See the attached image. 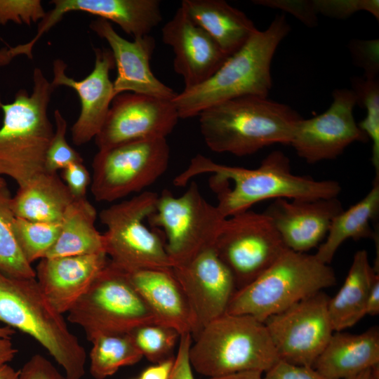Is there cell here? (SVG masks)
I'll return each mask as SVG.
<instances>
[{
    "label": "cell",
    "mask_w": 379,
    "mask_h": 379,
    "mask_svg": "<svg viewBox=\"0 0 379 379\" xmlns=\"http://www.w3.org/2000/svg\"><path fill=\"white\" fill-rule=\"evenodd\" d=\"M91 343L90 373L95 379L111 376L143 357L129 333L100 335Z\"/></svg>",
    "instance_id": "30"
},
{
    "label": "cell",
    "mask_w": 379,
    "mask_h": 379,
    "mask_svg": "<svg viewBox=\"0 0 379 379\" xmlns=\"http://www.w3.org/2000/svg\"><path fill=\"white\" fill-rule=\"evenodd\" d=\"M53 8L39 23L34 43L72 11H81L112 21L133 38L149 35L162 20L159 0H52Z\"/></svg>",
    "instance_id": "21"
},
{
    "label": "cell",
    "mask_w": 379,
    "mask_h": 379,
    "mask_svg": "<svg viewBox=\"0 0 379 379\" xmlns=\"http://www.w3.org/2000/svg\"><path fill=\"white\" fill-rule=\"evenodd\" d=\"M317 13L336 18H345L354 13L364 10L379 19L378 1H314Z\"/></svg>",
    "instance_id": "37"
},
{
    "label": "cell",
    "mask_w": 379,
    "mask_h": 379,
    "mask_svg": "<svg viewBox=\"0 0 379 379\" xmlns=\"http://www.w3.org/2000/svg\"><path fill=\"white\" fill-rule=\"evenodd\" d=\"M206 173L212 174L210 185L218 196L216 206L225 218L265 200L333 198L341 191L335 180L293 174L289 159L281 151L271 152L253 169L221 164L197 154L174 178L173 185L186 186L192 178Z\"/></svg>",
    "instance_id": "1"
},
{
    "label": "cell",
    "mask_w": 379,
    "mask_h": 379,
    "mask_svg": "<svg viewBox=\"0 0 379 379\" xmlns=\"http://www.w3.org/2000/svg\"><path fill=\"white\" fill-rule=\"evenodd\" d=\"M189 351L192 369L208 378L268 371L279 357L263 322L227 314L208 323Z\"/></svg>",
    "instance_id": "6"
},
{
    "label": "cell",
    "mask_w": 379,
    "mask_h": 379,
    "mask_svg": "<svg viewBox=\"0 0 379 379\" xmlns=\"http://www.w3.org/2000/svg\"><path fill=\"white\" fill-rule=\"evenodd\" d=\"M1 104H2V102H1V99H0V106H1Z\"/></svg>",
    "instance_id": "52"
},
{
    "label": "cell",
    "mask_w": 379,
    "mask_h": 379,
    "mask_svg": "<svg viewBox=\"0 0 379 379\" xmlns=\"http://www.w3.org/2000/svg\"><path fill=\"white\" fill-rule=\"evenodd\" d=\"M10 194L4 179L0 178V194Z\"/></svg>",
    "instance_id": "51"
},
{
    "label": "cell",
    "mask_w": 379,
    "mask_h": 379,
    "mask_svg": "<svg viewBox=\"0 0 379 379\" xmlns=\"http://www.w3.org/2000/svg\"><path fill=\"white\" fill-rule=\"evenodd\" d=\"M0 321L32 337L63 368L67 379L84 375L85 349L36 278H16L0 271Z\"/></svg>",
    "instance_id": "5"
},
{
    "label": "cell",
    "mask_w": 379,
    "mask_h": 379,
    "mask_svg": "<svg viewBox=\"0 0 379 379\" xmlns=\"http://www.w3.org/2000/svg\"><path fill=\"white\" fill-rule=\"evenodd\" d=\"M175 357L156 363L144 369L138 379H169Z\"/></svg>",
    "instance_id": "45"
},
{
    "label": "cell",
    "mask_w": 379,
    "mask_h": 379,
    "mask_svg": "<svg viewBox=\"0 0 379 379\" xmlns=\"http://www.w3.org/2000/svg\"><path fill=\"white\" fill-rule=\"evenodd\" d=\"M254 4L278 8L288 11L312 27L317 25V9L314 1H254Z\"/></svg>",
    "instance_id": "40"
},
{
    "label": "cell",
    "mask_w": 379,
    "mask_h": 379,
    "mask_svg": "<svg viewBox=\"0 0 379 379\" xmlns=\"http://www.w3.org/2000/svg\"><path fill=\"white\" fill-rule=\"evenodd\" d=\"M55 129L48 147L45 170L48 173H57L73 163L83 162L81 154L73 149L66 139L67 124L59 109L54 112Z\"/></svg>",
    "instance_id": "35"
},
{
    "label": "cell",
    "mask_w": 379,
    "mask_h": 379,
    "mask_svg": "<svg viewBox=\"0 0 379 379\" xmlns=\"http://www.w3.org/2000/svg\"><path fill=\"white\" fill-rule=\"evenodd\" d=\"M180 6L228 57L258 31L244 12L223 0H183Z\"/></svg>",
    "instance_id": "25"
},
{
    "label": "cell",
    "mask_w": 379,
    "mask_h": 379,
    "mask_svg": "<svg viewBox=\"0 0 379 379\" xmlns=\"http://www.w3.org/2000/svg\"><path fill=\"white\" fill-rule=\"evenodd\" d=\"M14 334L13 328L8 326H0V365L8 364L18 352L12 340Z\"/></svg>",
    "instance_id": "44"
},
{
    "label": "cell",
    "mask_w": 379,
    "mask_h": 379,
    "mask_svg": "<svg viewBox=\"0 0 379 379\" xmlns=\"http://www.w3.org/2000/svg\"><path fill=\"white\" fill-rule=\"evenodd\" d=\"M29 95L20 89L11 103L1 104L0 175L13 179L19 187L46 171V154L53 135L48 109L55 88L36 67Z\"/></svg>",
    "instance_id": "4"
},
{
    "label": "cell",
    "mask_w": 379,
    "mask_h": 379,
    "mask_svg": "<svg viewBox=\"0 0 379 379\" xmlns=\"http://www.w3.org/2000/svg\"><path fill=\"white\" fill-rule=\"evenodd\" d=\"M344 209L337 199H275L264 211L286 246L306 253L325 239L334 218Z\"/></svg>",
    "instance_id": "20"
},
{
    "label": "cell",
    "mask_w": 379,
    "mask_h": 379,
    "mask_svg": "<svg viewBox=\"0 0 379 379\" xmlns=\"http://www.w3.org/2000/svg\"><path fill=\"white\" fill-rule=\"evenodd\" d=\"M237 290L255 280L287 249L271 219L247 210L226 218L214 245Z\"/></svg>",
    "instance_id": "12"
},
{
    "label": "cell",
    "mask_w": 379,
    "mask_h": 379,
    "mask_svg": "<svg viewBox=\"0 0 379 379\" xmlns=\"http://www.w3.org/2000/svg\"><path fill=\"white\" fill-rule=\"evenodd\" d=\"M19 379H67L44 356L33 355L20 370Z\"/></svg>",
    "instance_id": "42"
},
{
    "label": "cell",
    "mask_w": 379,
    "mask_h": 379,
    "mask_svg": "<svg viewBox=\"0 0 379 379\" xmlns=\"http://www.w3.org/2000/svg\"><path fill=\"white\" fill-rule=\"evenodd\" d=\"M20 370H16L8 364L0 365V379H19Z\"/></svg>",
    "instance_id": "49"
},
{
    "label": "cell",
    "mask_w": 379,
    "mask_h": 379,
    "mask_svg": "<svg viewBox=\"0 0 379 379\" xmlns=\"http://www.w3.org/2000/svg\"><path fill=\"white\" fill-rule=\"evenodd\" d=\"M157 323L192 335L193 320L185 293L172 267L146 269L128 273Z\"/></svg>",
    "instance_id": "23"
},
{
    "label": "cell",
    "mask_w": 379,
    "mask_h": 379,
    "mask_svg": "<svg viewBox=\"0 0 379 379\" xmlns=\"http://www.w3.org/2000/svg\"><path fill=\"white\" fill-rule=\"evenodd\" d=\"M74 198L57 173L44 172L19 187L11 199L15 217L44 222H61Z\"/></svg>",
    "instance_id": "26"
},
{
    "label": "cell",
    "mask_w": 379,
    "mask_h": 379,
    "mask_svg": "<svg viewBox=\"0 0 379 379\" xmlns=\"http://www.w3.org/2000/svg\"><path fill=\"white\" fill-rule=\"evenodd\" d=\"M379 366V328L360 334L333 333L313 367L328 379H348Z\"/></svg>",
    "instance_id": "24"
},
{
    "label": "cell",
    "mask_w": 379,
    "mask_h": 379,
    "mask_svg": "<svg viewBox=\"0 0 379 379\" xmlns=\"http://www.w3.org/2000/svg\"><path fill=\"white\" fill-rule=\"evenodd\" d=\"M62 179L74 199L86 197L91 175L83 162L73 163L64 168Z\"/></svg>",
    "instance_id": "41"
},
{
    "label": "cell",
    "mask_w": 379,
    "mask_h": 379,
    "mask_svg": "<svg viewBox=\"0 0 379 379\" xmlns=\"http://www.w3.org/2000/svg\"><path fill=\"white\" fill-rule=\"evenodd\" d=\"M108 260L105 253L44 258L37 265L35 278L48 301L63 314L88 290Z\"/></svg>",
    "instance_id": "22"
},
{
    "label": "cell",
    "mask_w": 379,
    "mask_h": 379,
    "mask_svg": "<svg viewBox=\"0 0 379 379\" xmlns=\"http://www.w3.org/2000/svg\"><path fill=\"white\" fill-rule=\"evenodd\" d=\"M289 31L285 16L277 15L265 30H258L208 79L178 93L172 101L180 119L197 116L211 106L236 98H267L272 86V60Z\"/></svg>",
    "instance_id": "3"
},
{
    "label": "cell",
    "mask_w": 379,
    "mask_h": 379,
    "mask_svg": "<svg viewBox=\"0 0 379 379\" xmlns=\"http://www.w3.org/2000/svg\"><path fill=\"white\" fill-rule=\"evenodd\" d=\"M157 198V193L144 191L99 214L107 228L105 252L112 265L127 273L172 267L165 241L145 223L154 212Z\"/></svg>",
    "instance_id": "9"
},
{
    "label": "cell",
    "mask_w": 379,
    "mask_h": 379,
    "mask_svg": "<svg viewBox=\"0 0 379 379\" xmlns=\"http://www.w3.org/2000/svg\"><path fill=\"white\" fill-rule=\"evenodd\" d=\"M264 373L263 379H328L313 366L294 364L280 359Z\"/></svg>",
    "instance_id": "39"
},
{
    "label": "cell",
    "mask_w": 379,
    "mask_h": 379,
    "mask_svg": "<svg viewBox=\"0 0 379 379\" xmlns=\"http://www.w3.org/2000/svg\"><path fill=\"white\" fill-rule=\"evenodd\" d=\"M335 283L333 269L314 254L287 249L262 274L235 291L226 313L249 315L264 323Z\"/></svg>",
    "instance_id": "7"
},
{
    "label": "cell",
    "mask_w": 379,
    "mask_h": 379,
    "mask_svg": "<svg viewBox=\"0 0 379 379\" xmlns=\"http://www.w3.org/2000/svg\"><path fill=\"white\" fill-rule=\"evenodd\" d=\"M352 88L357 103L366 109V117L359 124V128L372 141V164L379 174V81L378 78H353Z\"/></svg>",
    "instance_id": "33"
},
{
    "label": "cell",
    "mask_w": 379,
    "mask_h": 379,
    "mask_svg": "<svg viewBox=\"0 0 379 379\" xmlns=\"http://www.w3.org/2000/svg\"><path fill=\"white\" fill-rule=\"evenodd\" d=\"M46 11L40 0H0V25L8 22L31 25L42 20Z\"/></svg>",
    "instance_id": "36"
},
{
    "label": "cell",
    "mask_w": 379,
    "mask_h": 379,
    "mask_svg": "<svg viewBox=\"0 0 379 379\" xmlns=\"http://www.w3.org/2000/svg\"><path fill=\"white\" fill-rule=\"evenodd\" d=\"M332 96L326 111L308 119L302 118L294 128L289 145L309 164L334 159L352 143L368 139L354 117V93L340 88Z\"/></svg>",
    "instance_id": "15"
},
{
    "label": "cell",
    "mask_w": 379,
    "mask_h": 379,
    "mask_svg": "<svg viewBox=\"0 0 379 379\" xmlns=\"http://www.w3.org/2000/svg\"><path fill=\"white\" fill-rule=\"evenodd\" d=\"M93 51L94 67L84 79L77 81L68 77L67 65L61 59L55 60L53 65V86L71 88L80 100V114L71 129L72 141L78 146L95 138L116 96L109 79V72L115 67L113 55L107 48H93Z\"/></svg>",
    "instance_id": "17"
},
{
    "label": "cell",
    "mask_w": 379,
    "mask_h": 379,
    "mask_svg": "<svg viewBox=\"0 0 379 379\" xmlns=\"http://www.w3.org/2000/svg\"><path fill=\"white\" fill-rule=\"evenodd\" d=\"M366 314L375 316L379 314V274H375L368 293Z\"/></svg>",
    "instance_id": "46"
},
{
    "label": "cell",
    "mask_w": 379,
    "mask_h": 379,
    "mask_svg": "<svg viewBox=\"0 0 379 379\" xmlns=\"http://www.w3.org/2000/svg\"><path fill=\"white\" fill-rule=\"evenodd\" d=\"M379 211V175H376L371 190L347 210H343L333 220L324 241L319 246L315 256L329 264L340 245L349 239H375L371 222Z\"/></svg>",
    "instance_id": "29"
},
{
    "label": "cell",
    "mask_w": 379,
    "mask_h": 379,
    "mask_svg": "<svg viewBox=\"0 0 379 379\" xmlns=\"http://www.w3.org/2000/svg\"><path fill=\"white\" fill-rule=\"evenodd\" d=\"M67 313L68 321L81 326L90 342L100 335L158 324L128 273L109 260Z\"/></svg>",
    "instance_id": "8"
},
{
    "label": "cell",
    "mask_w": 379,
    "mask_h": 379,
    "mask_svg": "<svg viewBox=\"0 0 379 379\" xmlns=\"http://www.w3.org/2000/svg\"><path fill=\"white\" fill-rule=\"evenodd\" d=\"M89 27L110 47L117 69L113 82L116 95L132 92L171 100L175 98L178 93L158 79L151 69L150 60L156 47L152 36L145 35L133 38L132 41L126 40L109 21L99 18Z\"/></svg>",
    "instance_id": "18"
},
{
    "label": "cell",
    "mask_w": 379,
    "mask_h": 379,
    "mask_svg": "<svg viewBox=\"0 0 379 379\" xmlns=\"http://www.w3.org/2000/svg\"><path fill=\"white\" fill-rule=\"evenodd\" d=\"M15 46L5 47L0 49V67L6 66L12 60L18 56Z\"/></svg>",
    "instance_id": "48"
},
{
    "label": "cell",
    "mask_w": 379,
    "mask_h": 379,
    "mask_svg": "<svg viewBox=\"0 0 379 379\" xmlns=\"http://www.w3.org/2000/svg\"><path fill=\"white\" fill-rule=\"evenodd\" d=\"M226 219L210 204L194 181L180 196L164 190L147 222L163 229L172 267L185 264L201 251L213 246Z\"/></svg>",
    "instance_id": "10"
},
{
    "label": "cell",
    "mask_w": 379,
    "mask_h": 379,
    "mask_svg": "<svg viewBox=\"0 0 379 379\" xmlns=\"http://www.w3.org/2000/svg\"><path fill=\"white\" fill-rule=\"evenodd\" d=\"M10 194H0V271L16 278H35L36 272L25 258L13 231L15 218Z\"/></svg>",
    "instance_id": "31"
},
{
    "label": "cell",
    "mask_w": 379,
    "mask_h": 379,
    "mask_svg": "<svg viewBox=\"0 0 379 379\" xmlns=\"http://www.w3.org/2000/svg\"><path fill=\"white\" fill-rule=\"evenodd\" d=\"M329 298L319 291L264 321L280 359L314 366L334 331L328 311Z\"/></svg>",
    "instance_id": "13"
},
{
    "label": "cell",
    "mask_w": 379,
    "mask_h": 379,
    "mask_svg": "<svg viewBox=\"0 0 379 379\" xmlns=\"http://www.w3.org/2000/svg\"><path fill=\"white\" fill-rule=\"evenodd\" d=\"M207 379H263V373L260 371H250L208 378Z\"/></svg>",
    "instance_id": "47"
},
{
    "label": "cell",
    "mask_w": 379,
    "mask_h": 379,
    "mask_svg": "<svg viewBox=\"0 0 379 379\" xmlns=\"http://www.w3.org/2000/svg\"><path fill=\"white\" fill-rule=\"evenodd\" d=\"M129 333L142 357L154 364L173 357L180 338L175 329L159 324L142 325Z\"/></svg>",
    "instance_id": "34"
},
{
    "label": "cell",
    "mask_w": 379,
    "mask_h": 379,
    "mask_svg": "<svg viewBox=\"0 0 379 379\" xmlns=\"http://www.w3.org/2000/svg\"><path fill=\"white\" fill-rule=\"evenodd\" d=\"M179 119L171 100L124 92L114 98L95 145L101 150L129 142L166 139Z\"/></svg>",
    "instance_id": "14"
},
{
    "label": "cell",
    "mask_w": 379,
    "mask_h": 379,
    "mask_svg": "<svg viewBox=\"0 0 379 379\" xmlns=\"http://www.w3.org/2000/svg\"><path fill=\"white\" fill-rule=\"evenodd\" d=\"M61 222H44L15 217L13 231L27 260L33 262L45 257L56 241Z\"/></svg>",
    "instance_id": "32"
},
{
    "label": "cell",
    "mask_w": 379,
    "mask_h": 379,
    "mask_svg": "<svg viewBox=\"0 0 379 379\" xmlns=\"http://www.w3.org/2000/svg\"><path fill=\"white\" fill-rule=\"evenodd\" d=\"M166 139L129 142L101 149L92 162L91 191L98 201L112 202L140 192L167 170Z\"/></svg>",
    "instance_id": "11"
},
{
    "label": "cell",
    "mask_w": 379,
    "mask_h": 379,
    "mask_svg": "<svg viewBox=\"0 0 379 379\" xmlns=\"http://www.w3.org/2000/svg\"><path fill=\"white\" fill-rule=\"evenodd\" d=\"M96 217V210L86 197L74 199L62 217L56 241L44 258L105 253L103 234L95 225Z\"/></svg>",
    "instance_id": "28"
},
{
    "label": "cell",
    "mask_w": 379,
    "mask_h": 379,
    "mask_svg": "<svg viewBox=\"0 0 379 379\" xmlns=\"http://www.w3.org/2000/svg\"><path fill=\"white\" fill-rule=\"evenodd\" d=\"M348 379H379V366L366 369Z\"/></svg>",
    "instance_id": "50"
},
{
    "label": "cell",
    "mask_w": 379,
    "mask_h": 379,
    "mask_svg": "<svg viewBox=\"0 0 379 379\" xmlns=\"http://www.w3.org/2000/svg\"><path fill=\"white\" fill-rule=\"evenodd\" d=\"M192 340V336L190 333L180 335L178 350L169 379H195L189 358Z\"/></svg>",
    "instance_id": "43"
},
{
    "label": "cell",
    "mask_w": 379,
    "mask_h": 379,
    "mask_svg": "<svg viewBox=\"0 0 379 379\" xmlns=\"http://www.w3.org/2000/svg\"><path fill=\"white\" fill-rule=\"evenodd\" d=\"M161 39L173 49V69L182 78L184 89L206 81L228 58L181 6L162 27Z\"/></svg>",
    "instance_id": "19"
},
{
    "label": "cell",
    "mask_w": 379,
    "mask_h": 379,
    "mask_svg": "<svg viewBox=\"0 0 379 379\" xmlns=\"http://www.w3.org/2000/svg\"><path fill=\"white\" fill-rule=\"evenodd\" d=\"M349 48L354 63L364 70V77L368 79L378 78L379 42L374 40H357L350 43Z\"/></svg>",
    "instance_id": "38"
},
{
    "label": "cell",
    "mask_w": 379,
    "mask_h": 379,
    "mask_svg": "<svg viewBox=\"0 0 379 379\" xmlns=\"http://www.w3.org/2000/svg\"><path fill=\"white\" fill-rule=\"evenodd\" d=\"M377 273L369 262L366 251H357L343 284L328 300V311L334 331L352 327L366 315L367 298Z\"/></svg>",
    "instance_id": "27"
},
{
    "label": "cell",
    "mask_w": 379,
    "mask_h": 379,
    "mask_svg": "<svg viewBox=\"0 0 379 379\" xmlns=\"http://www.w3.org/2000/svg\"><path fill=\"white\" fill-rule=\"evenodd\" d=\"M201 134L213 152L243 157L274 145H289L302 119L287 105L267 98L244 96L203 110L199 114Z\"/></svg>",
    "instance_id": "2"
},
{
    "label": "cell",
    "mask_w": 379,
    "mask_h": 379,
    "mask_svg": "<svg viewBox=\"0 0 379 379\" xmlns=\"http://www.w3.org/2000/svg\"><path fill=\"white\" fill-rule=\"evenodd\" d=\"M172 269L191 309L194 338L208 323L226 313L237 291L234 279L214 246Z\"/></svg>",
    "instance_id": "16"
}]
</instances>
